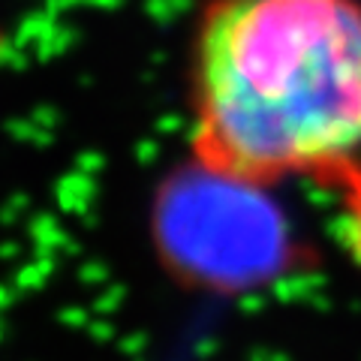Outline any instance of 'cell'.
Masks as SVG:
<instances>
[{
  "mask_svg": "<svg viewBox=\"0 0 361 361\" xmlns=\"http://www.w3.org/2000/svg\"><path fill=\"white\" fill-rule=\"evenodd\" d=\"M187 109L196 166L334 187L361 166V0H205Z\"/></svg>",
  "mask_w": 361,
  "mask_h": 361,
  "instance_id": "cell-1",
  "label": "cell"
},
{
  "mask_svg": "<svg viewBox=\"0 0 361 361\" xmlns=\"http://www.w3.org/2000/svg\"><path fill=\"white\" fill-rule=\"evenodd\" d=\"M337 190V235L349 259L361 268V166L334 184Z\"/></svg>",
  "mask_w": 361,
  "mask_h": 361,
  "instance_id": "cell-2",
  "label": "cell"
}]
</instances>
